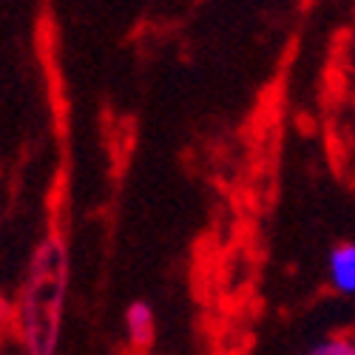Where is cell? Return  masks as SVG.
<instances>
[{
	"instance_id": "6da1fadb",
	"label": "cell",
	"mask_w": 355,
	"mask_h": 355,
	"mask_svg": "<svg viewBox=\"0 0 355 355\" xmlns=\"http://www.w3.org/2000/svg\"><path fill=\"white\" fill-rule=\"evenodd\" d=\"M63 293H66V250L60 239H49L40 245L35 256L32 279H28L23 299V330L28 349L51 352L57 347Z\"/></svg>"
},
{
	"instance_id": "7a4b0ae2",
	"label": "cell",
	"mask_w": 355,
	"mask_h": 355,
	"mask_svg": "<svg viewBox=\"0 0 355 355\" xmlns=\"http://www.w3.org/2000/svg\"><path fill=\"white\" fill-rule=\"evenodd\" d=\"M330 284L338 293L355 295V245H338L327 264Z\"/></svg>"
},
{
	"instance_id": "3957f363",
	"label": "cell",
	"mask_w": 355,
	"mask_h": 355,
	"mask_svg": "<svg viewBox=\"0 0 355 355\" xmlns=\"http://www.w3.org/2000/svg\"><path fill=\"white\" fill-rule=\"evenodd\" d=\"M125 330H128V341L137 349H148L154 341V310L145 302L131 304L125 313Z\"/></svg>"
}]
</instances>
